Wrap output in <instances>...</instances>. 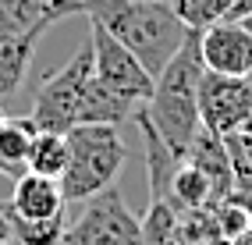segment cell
I'll list each match as a JSON object with an SVG mask.
<instances>
[{"mask_svg":"<svg viewBox=\"0 0 252 245\" xmlns=\"http://www.w3.org/2000/svg\"><path fill=\"white\" fill-rule=\"evenodd\" d=\"M82 14L125 43L153 78L189 36L167 0H82Z\"/></svg>","mask_w":252,"mask_h":245,"instance_id":"obj_1","label":"cell"},{"mask_svg":"<svg viewBox=\"0 0 252 245\" xmlns=\"http://www.w3.org/2000/svg\"><path fill=\"white\" fill-rule=\"evenodd\" d=\"M206 64L199 54V29H189L185 43L174 50V57L160 68V75L153 78V92L142 103L146 118L153 121V128L160 132V139L171 146L178 156L189 153L192 139L199 135V107H195V89L203 78Z\"/></svg>","mask_w":252,"mask_h":245,"instance_id":"obj_2","label":"cell"},{"mask_svg":"<svg viewBox=\"0 0 252 245\" xmlns=\"http://www.w3.org/2000/svg\"><path fill=\"white\" fill-rule=\"evenodd\" d=\"M68 135V163L61 174L64 203H86L89 195L114 185L128 160V146L117 135V124H75Z\"/></svg>","mask_w":252,"mask_h":245,"instance_id":"obj_3","label":"cell"},{"mask_svg":"<svg viewBox=\"0 0 252 245\" xmlns=\"http://www.w3.org/2000/svg\"><path fill=\"white\" fill-rule=\"evenodd\" d=\"M89 78H93V46L86 43V46H78L75 57L61 71L46 75L39 82L29 121L39 132H71L78 124V107H82Z\"/></svg>","mask_w":252,"mask_h":245,"instance_id":"obj_4","label":"cell"},{"mask_svg":"<svg viewBox=\"0 0 252 245\" xmlns=\"http://www.w3.org/2000/svg\"><path fill=\"white\" fill-rule=\"evenodd\" d=\"M78 217L64 224L61 245H146L142 224L114 185L78 203Z\"/></svg>","mask_w":252,"mask_h":245,"instance_id":"obj_5","label":"cell"},{"mask_svg":"<svg viewBox=\"0 0 252 245\" xmlns=\"http://www.w3.org/2000/svg\"><path fill=\"white\" fill-rule=\"evenodd\" d=\"M89 46H93V75L103 82L107 89L128 96L135 103H146L153 92V75L142 68V61L117 43L103 25L89 22Z\"/></svg>","mask_w":252,"mask_h":245,"instance_id":"obj_6","label":"cell"},{"mask_svg":"<svg viewBox=\"0 0 252 245\" xmlns=\"http://www.w3.org/2000/svg\"><path fill=\"white\" fill-rule=\"evenodd\" d=\"M195 107L199 121L213 135H231L249 124V82L245 75H220V71H203L195 89Z\"/></svg>","mask_w":252,"mask_h":245,"instance_id":"obj_7","label":"cell"},{"mask_svg":"<svg viewBox=\"0 0 252 245\" xmlns=\"http://www.w3.org/2000/svg\"><path fill=\"white\" fill-rule=\"evenodd\" d=\"M199 54L206 71L249 75L252 71V29L242 18H224L199 29Z\"/></svg>","mask_w":252,"mask_h":245,"instance_id":"obj_8","label":"cell"},{"mask_svg":"<svg viewBox=\"0 0 252 245\" xmlns=\"http://www.w3.org/2000/svg\"><path fill=\"white\" fill-rule=\"evenodd\" d=\"M82 14V0H0V36L39 39L50 25Z\"/></svg>","mask_w":252,"mask_h":245,"instance_id":"obj_9","label":"cell"},{"mask_svg":"<svg viewBox=\"0 0 252 245\" xmlns=\"http://www.w3.org/2000/svg\"><path fill=\"white\" fill-rule=\"evenodd\" d=\"M64 192L57 178H46L36 171H25L22 178H14V192L4 214L7 217H54L64 214Z\"/></svg>","mask_w":252,"mask_h":245,"instance_id":"obj_10","label":"cell"},{"mask_svg":"<svg viewBox=\"0 0 252 245\" xmlns=\"http://www.w3.org/2000/svg\"><path fill=\"white\" fill-rule=\"evenodd\" d=\"M131 121L139 124V132H142V139H146V182H149V199H171V178H174L178 163H181L185 156H178L171 146L160 139V132L153 128V121L146 118L142 103L135 107Z\"/></svg>","mask_w":252,"mask_h":245,"instance_id":"obj_11","label":"cell"},{"mask_svg":"<svg viewBox=\"0 0 252 245\" xmlns=\"http://www.w3.org/2000/svg\"><path fill=\"white\" fill-rule=\"evenodd\" d=\"M135 107H139L135 100L107 89L93 75L86 86V96H82V107H78V124H125V121H131Z\"/></svg>","mask_w":252,"mask_h":245,"instance_id":"obj_12","label":"cell"},{"mask_svg":"<svg viewBox=\"0 0 252 245\" xmlns=\"http://www.w3.org/2000/svg\"><path fill=\"white\" fill-rule=\"evenodd\" d=\"M39 128L32 124L29 118H4L0 121V174L4 178H22L29 167H25V156H29V146H32V135Z\"/></svg>","mask_w":252,"mask_h":245,"instance_id":"obj_13","label":"cell"},{"mask_svg":"<svg viewBox=\"0 0 252 245\" xmlns=\"http://www.w3.org/2000/svg\"><path fill=\"white\" fill-rule=\"evenodd\" d=\"M36 43L39 39L32 36H0V96H11L22 89Z\"/></svg>","mask_w":252,"mask_h":245,"instance_id":"obj_14","label":"cell"},{"mask_svg":"<svg viewBox=\"0 0 252 245\" xmlns=\"http://www.w3.org/2000/svg\"><path fill=\"white\" fill-rule=\"evenodd\" d=\"M142 242L146 245H181V206L171 199H149L142 214Z\"/></svg>","mask_w":252,"mask_h":245,"instance_id":"obj_15","label":"cell"},{"mask_svg":"<svg viewBox=\"0 0 252 245\" xmlns=\"http://www.w3.org/2000/svg\"><path fill=\"white\" fill-rule=\"evenodd\" d=\"M64 163H68V135H64V132H36V135H32L29 156H25L29 171L57 178V182H61Z\"/></svg>","mask_w":252,"mask_h":245,"instance_id":"obj_16","label":"cell"},{"mask_svg":"<svg viewBox=\"0 0 252 245\" xmlns=\"http://www.w3.org/2000/svg\"><path fill=\"white\" fill-rule=\"evenodd\" d=\"M171 203H178V206H210L213 203V182L192 160L178 163V171L171 178Z\"/></svg>","mask_w":252,"mask_h":245,"instance_id":"obj_17","label":"cell"},{"mask_svg":"<svg viewBox=\"0 0 252 245\" xmlns=\"http://www.w3.org/2000/svg\"><path fill=\"white\" fill-rule=\"evenodd\" d=\"M227 163H231V188L252 195V124L224 135Z\"/></svg>","mask_w":252,"mask_h":245,"instance_id":"obj_18","label":"cell"},{"mask_svg":"<svg viewBox=\"0 0 252 245\" xmlns=\"http://www.w3.org/2000/svg\"><path fill=\"white\" fill-rule=\"evenodd\" d=\"M11 220V235L22 245H61L64 224L68 217L54 214V217H7Z\"/></svg>","mask_w":252,"mask_h":245,"instance_id":"obj_19","label":"cell"},{"mask_svg":"<svg viewBox=\"0 0 252 245\" xmlns=\"http://www.w3.org/2000/svg\"><path fill=\"white\" fill-rule=\"evenodd\" d=\"M167 4H171V11L181 18L185 29H206L213 22L231 18L234 0H167Z\"/></svg>","mask_w":252,"mask_h":245,"instance_id":"obj_20","label":"cell"},{"mask_svg":"<svg viewBox=\"0 0 252 245\" xmlns=\"http://www.w3.org/2000/svg\"><path fill=\"white\" fill-rule=\"evenodd\" d=\"M249 14H252V0H234L231 18H249Z\"/></svg>","mask_w":252,"mask_h":245,"instance_id":"obj_21","label":"cell"},{"mask_svg":"<svg viewBox=\"0 0 252 245\" xmlns=\"http://www.w3.org/2000/svg\"><path fill=\"white\" fill-rule=\"evenodd\" d=\"M245 82H249V124H252V71L245 75Z\"/></svg>","mask_w":252,"mask_h":245,"instance_id":"obj_22","label":"cell"},{"mask_svg":"<svg viewBox=\"0 0 252 245\" xmlns=\"http://www.w3.org/2000/svg\"><path fill=\"white\" fill-rule=\"evenodd\" d=\"M206 245H231V242H227V238H210Z\"/></svg>","mask_w":252,"mask_h":245,"instance_id":"obj_23","label":"cell"},{"mask_svg":"<svg viewBox=\"0 0 252 245\" xmlns=\"http://www.w3.org/2000/svg\"><path fill=\"white\" fill-rule=\"evenodd\" d=\"M242 22H245V25H249V29H252V14H249V18H242Z\"/></svg>","mask_w":252,"mask_h":245,"instance_id":"obj_24","label":"cell"},{"mask_svg":"<svg viewBox=\"0 0 252 245\" xmlns=\"http://www.w3.org/2000/svg\"><path fill=\"white\" fill-rule=\"evenodd\" d=\"M4 118H7V114H4V110H0V121H4Z\"/></svg>","mask_w":252,"mask_h":245,"instance_id":"obj_25","label":"cell"}]
</instances>
